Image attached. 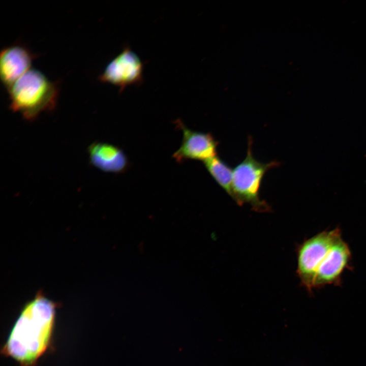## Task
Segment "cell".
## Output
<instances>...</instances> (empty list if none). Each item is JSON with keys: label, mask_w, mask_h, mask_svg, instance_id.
<instances>
[{"label": "cell", "mask_w": 366, "mask_h": 366, "mask_svg": "<svg viewBox=\"0 0 366 366\" xmlns=\"http://www.w3.org/2000/svg\"><path fill=\"white\" fill-rule=\"evenodd\" d=\"M57 304L41 291L25 304L2 353L20 366H36L52 342Z\"/></svg>", "instance_id": "cell-1"}, {"label": "cell", "mask_w": 366, "mask_h": 366, "mask_svg": "<svg viewBox=\"0 0 366 366\" xmlns=\"http://www.w3.org/2000/svg\"><path fill=\"white\" fill-rule=\"evenodd\" d=\"M90 164L98 169L109 173L125 171L128 160L124 151L117 146L101 142H95L87 148Z\"/></svg>", "instance_id": "cell-9"}, {"label": "cell", "mask_w": 366, "mask_h": 366, "mask_svg": "<svg viewBox=\"0 0 366 366\" xmlns=\"http://www.w3.org/2000/svg\"><path fill=\"white\" fill-rule=\"evenodd\" d=\"M204 163L217 183L233 199V170L231 168L217 156L206 161Z\"/></svg>", "instance_id": "cell-10"}, {"label": "cell", "mask_w": 366, "mask_h": 366, "mask_svg": "<svg viewBox=\"0 0 366 366\" xmlns=\"http://www.w3.org/2000/svg\"><path fill=\"white\" fill-rule=\"evenodd\" d=\"M143 63L129 45L106 66L98 80L112 84L119 89V93L130 85H141L144 81Z\"/></svg>", "instance_id": "cell-5"}, {"label": "cell", "mask_w": 366, "mask_h": 366, "mask_svg": "<svg viewBox=\"0 0 366 366\" xmlns=\"http://www.w3.org/2000/svg\"><path fill=\"white\" fill-rule=\"evenodd\" d=\"M177 123L183 133L182 143L173 155L177 162L192 159L204 162L217 156L218 142L211 134L192 131L179 120Z\"/></svg>", "instance_id": "cell-7"}, {"label": "cell", "mask_w": 366, "mask_h": 366, "mask_svg": "<svg viewBox=\"0 0 366 366\" xmlns=\"http://www.w3.org/2000/svg\"><path fill=\"white\" fill-rule=\"evenodd\" d=\"M37 55L24 45L15 44L4 48L0 54V76L9 88L30 69Z\"/></svg>", "instance_id": "cell-8"}, {"label": "cell", "mask_w": 366, "mask_h": 366, "mask_svg": "<svg viewBox=\"0 0 366 366\" xmlns=\"http://www.w3.org/2000/svg\"><path fill=\"white\" fill-rule=\"evenodd\" d=\"M10 108L28 121L42 113L52 111L59 93L58 81L50 80L42 72L31 69L7 88Z\"/></svg>", "instance_id": "cell-2"}, {"label": "cell", "mask_w": 366, "mask_h": 366, "mask_svg": "<svg viewBox=\"0 0 366 366\" xmlns=\"http://www.w3.org/2000/svg\"><path fill=\"white\" fill-rule=\"evenodd\" d=\"M341 235L339 228L325 230L305 239L297 248L296 273L301 285L312 293L317 269L336 238Z\"/></svg>", "instance_id": "cell-4"}, {"label": "cell", "mask_w": 366, "mask_h": 366, "mask_svg": "<svg viewBox=\"0 0 366 366\" xmlns=\"http://www.w3.org/2000/svg\"><path fill=\"white\" fill-rule=\"evenodd\" d=\"M252 139L249 137L247 155L245 159L233 170V200L241 206L250 204L256 211H268L270 206L259 197L262 178L265 173L279 163L271 161L264 163L255 159L252 150Z\"/></svg>", "instance_id": "cell-3"}, {"label": "cell", "mask_w": 366, "mask_h": 366, "mask_svg": "<svg viewBox=\"0 0 366 366\" xmlns=\"http://www.w3.org/2000/svg\"><path fill=\"white\" fill-rule=\"evenodd\" d=\"M351 252L348 245L339 236L320 263L315 278L314 288L327 285L340 286L344 270L350 269Z\"/></svg>", "instance_id": "cell-6"}]
</instances>
